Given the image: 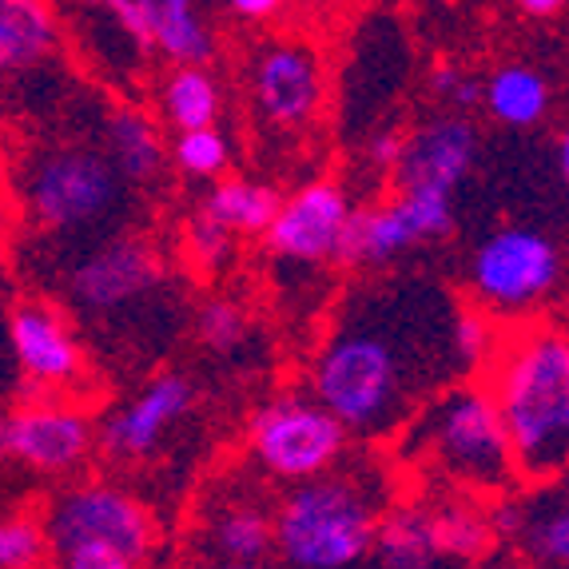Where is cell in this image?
<instances>
[{"instance_id": "6da1fadb", "label": "cell", "mask_w": 569, "mask_h": 569, "mask_svg": "<svg viewBox=\"0 0 569 569\" xmlns=\"http://www.w3.org/2000/svg\"><path fill=\"white\" fill-rule=\"evenodd\" d=\"M458 299L430 276H375L335 307L307 362V395L359 442H390L442 387L458 382Z\"/></svg>"}, {"instance_id": "7a4b0ae2", "label": "cell", "mask_w": 569, "mask_h": 569, "mask_svg": "<svg viewBox=\"0 0 569 569\" xmlns=\"http://www.w3.org/2000/svg\"><path fill=\"white\" fill-rule=\"evenodd\" d=\"M502 415L522 482L566 478L569 466V339L558 319H526L498 335L478 375Z\"/></svg>"}, {"instance_id": "3957f363", "label": "cell", "mask_w": 569, "mask_h": 569, "mask_svg": "<svg viewBox=\"0 0 569 569\" xmlns=\"http://www.w3.org/2000/svg\"><path fill=\"white\" fill-rule=\"evenodd\" d=\"M387 502L382 475L359 462L291 482L271 506V558L283 569H359Z\"/></svg>"}, {"instance_id": "277c9868", "label": "cell", "mask_w": 569, "mask_h": 569, "mask_svg": "<svg viewBox=\"0 0 569 569\" xmlns=\"http://www.w3.org/2000/svg\"><path fill=\"white\" fill-rule=\"evenodd\" d=\"M395 442L399 458L422 466L450 490L493 498L522 486L502 415L482 379H458L430 395Z\"/></svg>"}, {"instance_id": "5b68a950", "label": "cell", "mask_w": 569, "mask_h": 569, "mask_svg": "<svg viewBox=\"0 0 569 569\" xmlns=\"http://www.w3.org/2000/svg\"><path fill=\"white\" fill-rule=\"evenodd\" d=\"M24 208L44 236L84 247L123 228L132 188L120 180L100 143L60 140L40 148L24 168Z\"/></svg>"}, {"instance_id": "8992f818", "label": "cell", "mask_w": 569, "mask_h": 569, "mask_svg": "<svg viewBox=\"0 0 569 569\" xmlns=\"http://www.w3.org/2000/svg\"><path fill=\"white\" fill-rule=\"evenodd\" d=\"M566 256L550 231L530 223H502L486 231L466 259V303L486 311L493 323H526L546 315L561 295Z\"/></svg>"}, {"instance_id": "52a82bcc", "label": "cell", "mask_w": 569, "mask_h": 569, "mask_svg": "<svg viewBox=\"0 0 569 569\" xmlns=\"http://www.w3.org/2000/svg\"><path fill=\"white\" fill-rule=\"evenodd\" d=\"M64 303L88 323H120L128 315L152 311L168 291V259L140 231H108L77 247L64 267Z\"/></svg>"}, {"instance_id": "ba28073f", "label": "cell", "mask_w": 569, "mask_h": 569, "mask_svg": "<svg viewBox=\"0 0 569 569\" xmlns=\"http://www.w3.org/2000/svg\"><path fill=\"white\" fill-rule=\"evenodd\" d=\"M247 455L276 482H307L351 458V435L307 390L263 399L247 418Z\"/></svg>"}, {"instance_id": "9c48e42d", "label": "cell", "mask_w": 569, "mask_h": 569, "mask_svg": "<svg viewBox=\"0 0 569 569\" xmlns=\"http://www.w3.org/2000/svg\"><path fill=\"white\" fill-rule=\"evenodd\" d=\"M40 522H44L52 553L77 550V546H104V550L148 566L160 546L152 510L132 490H123L108 478H84V482L64 486L48 502Z\"/></svg>"}, {"instance_id": "30bf717a", "label": "cell", "mask_w": 569, "mask_h": 569, "mask_svg": "<svg viewBox=\"0 0 569 569\" xmlns=\"http://www.w3.org/2000/svg\"><path fill=\"white\" fill-rule=\"evenodd\" d=\"M247 104L267 132L303 136L327 112V57L295 32L263 37L243 68Z\"/></svg>"}, {"instance_id": "8fae6325", "label": "cell", "mask_w": 569, "mask_h": 569, "mask_svg": "<svg viewBox=\"0 0 569 569\" xmlns=\"http://www.w3.org/2000/svg\"><path fill=\"white\" fill-rule=\"evenodd\" d=\"M4 347L20 399H68L88 382V347L72 315L48 295H17L4 307Z\"/></svg>"}, {"instance_id": "7c38bea8", "label": "cell", "mask_w": 569, "mask_h": 569, "mask_svg": "<svg viewBox=\"0 0 569 569\" xmlns=\"http://www.w3.org/2000/svg\"><path fill=\"white\" fill-rule=\"evenodd\" d=\"M458 231L455 196L438 191H395L390 200L355 208L347 236H342L339 267L359 271H387L415 256L418 247L447 243Z\"/></svg>"}, {"instance_id": "4fadbf2b", "label": "cell", "mask_w": 569, "mask_h": 569, "mask_svg": "<svg viewBox=\"0 0 569 569\" xmlns=\"http://www.w3.org/2000/svg\"><path fill=\"white\" fill-rule=\"evenodd\" d=\"M355 216V196L347 183L319 176L279 200V211L267 228V247L283 267L295 271H327L339 267L342 236Z\"/></svg>"}, {"instance_id": "5bb4252c", "label": "cell", "mask_w": 569, "mask_h": 569, "mask_svg": "<svg viewBox=\"0 0 569 569\" xmlns=\"http://www.w3.org/2000/svg\"><path fill=\"white\" fill-rule=\"evenodd\" d=\"M9 462L40 478H72L92 462L96 418L72 399H20L4 410Z\"/></svg>"}, {"instance_id": "9a60e30c", "label": "cell", "mask_w": 569, "mask_h": 569, "mask_svg": "<svg viewBox=\"0 0 569 569\" xmlns=\"http://www.w3.org/2000/svg\"><path fill=\"white\" fill-rule=\"evenodd\" d=\"M482 160V128L475 116L442 112L418 120L410 132H402L399 163L390 171L395 191H438L455 196Z\"/></svg>"}, {"instance_id": "2e32d148", "label": "cell", "mask_w": 569, "mask_h": 569, "mask_svg": "<svg viewBox=\"0 0 569 569\" xmlns=\"http://www.w3.org/2000/svg\"><path fill=\"white\" fill-rule=\"evenodd\" d=\"M191 407H196V382L183 370H156L120 407L108 410L104 427H96V438L116 462H143L160 455L163 438L191 415Z\"/></svg>"}, {"instance_id": "e0dca14e", "label": "cell", "mask_w": 569, "mask_h": 569, "mask_svg": "<svg viewBox=\"0 0 569 569\" xmlns=\"http://www.w3.org/2000/svg\"><path fill=\"white\" fill-rule=\"evenodd\" d=\"M60 44L64 24L52 0H0V80L48 68Z\"/></svg>"}, {"instance_id": "ac0fdd59", "label": "cell", "mask_w": 569, "mask_h": 569, "mask_svg": "<svg viewBox=\"0 0 569 569\" xmlns=\"http://www.w3.org/2000/svg\"><path fill=\"white\" fill-rule=\"evenodd\" d=\"M100 132V148L128 188H156L168 176V143L156 116L136 104H116L104 112Z\"/></svg>"}, {"instance_id": "d6986e66", "label": "cell", "mask_w": 569, "mask_h": 569, "mask_svg": "<svg viewBox=\"0 0 569 569\" xmlns=\"http://www.w3.org/2000/svg\"><path fill=\"white\" fill-rule=\"evenodd\" d=\"M136 12L148 48L168 64L211 68V60L219 57L216 29L203 17L200 0H136Z\"/></svg>"}, {"instance_id": "ffe728a7", "label": "cell", "mask_w": 569, "mask_h": 569, "mask_svg": "<svg viewBox=\"0 0 569 569\" xmlns=\"http://www.w3.org/2000/svg\"><path fill=\"white\" fill-rule=\"evenodd\" d=\"M522 518L513 533V550L522 553L533 569H569V490L566 478L530 482L518 490Z\"/></svg>"}, {"instance_id": "44dd1931", "label": "cell", "mask_w": 569, "mask_h": 569, "mask_svg": "<svg viewBox=\"0 0 569 569\" xmlns=\"http://www.w3.org/2000/svg\"><path fill=\"white\" fill-rule=\"evenodd\" d=\"M208 561H271V506L256 493H223L203 513Z\"/></svg>"}, {"instance_id": "7402d4cb", "label": "cell", "mask_w": 569, "mask_h": 569, "mask_svg": "<svg viewBox=\"0 0 569 569\" xmlns=\"http://www.w3.org/2000/svg\"><path fill=\"white\" fill-rule=\"evenodd\" d=\"M482 108L493 123L510 132L541 128L553 112V88L546 72H538L526 60H506L482 80Z\"/></svg>"}, {"instance_id": "603a6c76", "label": "cell", "mask_w": 569, "mask_h": 569, "mask_svg": "<svg viewBox=\"0 0 569 569\" xmlns=\"http://www.w3.org/2000/svg\"><path fill=\"white\" fill-rule=\"evenodd\" d=\"M430 510V526H435V541L442 561H482L498 546L486 518V498L466 490H450L442 486L438 493L422 498Z\"/></svg>"}, {"instance_id": "cb8c5ba5", "label": "cell", "mask_w": 569, "mask_h": 569, "mask_svg": "<svg viewBox=\"0 0 569 569\" xmlns=\"http://www.w3.org/2000/svg\"><path fill=\"white\" fill-rule=\"evenodd\" d=\"M156 120L171 132L216 128L223 120V84L211 68L171 64L168 77L156 84Z\"/></svg>"}, {"instance_id": "d4e9b609", "label": "cell", "mask_w": 569, "mask_h": 569, "mask_svg": "<svg viewBox=\"0 0 569 569\" xmlns=\"http://www.w3.org/2000/svg\"><path fill=\"white\" fill-rule=\"evenodd\" d=\"M370 558L379 569H435L442 561L427 502H387L375 526Z\"/></svg>"}, {"instance_id": "484cf974", "label": "cell", "mask_w": 569, "mask_h": 569, "mask_svg": "<svg viewBox=\"0 0 569 569\" xmlns=\"http://www.w3.org/2000/svg\"><path fill=\"white\" fill-rule=\"evenodd\" d=\"M279 200H283V191L276 183L228 171V176L211 180L200 211L216 219L219 228H228L236 239H263L279 211Z\"/></svg>"}, {"instance_id": "4316f807", "label": "cell", "mask_w": 569, "mask_h": 569, "mask_svg": "<svg viewBox=\"0 0 569 569\" xmlns=\"http://www.w3.org/2000/svg\"><path fill=\"white\" fill-rule=\"evenodd\" d=\"M236 163V148L231 140L216 128H196V132H176L168 148V168H176L183 180L191 183H211L219 176H228Z\"/></svg>"}, {"instance_id": "83f0119b", "label": "cell", "mask_w": 569, "mask_h": 569, "mask_svg": "<svg viewBox=\"0 0 569 569\" xmlns=\"http://www.w3.org/2000/svg\"><path fill=\"white\" fill-rule=\"evenodd\" d=\"M196 339L216 359H236V355L247 351V342H251V315L231 295H208L196 307Z\"/></svg>"}, {"instance_id": "f1b7e54d", "label": "cell", "mask_w": 569, "mask_h": 569, "mask_svg": "<svg viewBox=\"0 0 569 569\" xmlns=\"http://www.w3.org/2000/svg\"><path fill=\"white\" fill-rule=\"evenodd\" d=\"M180 251L203 279H219V276H228L231 267H236L239 239L231 236L228 228H219L211 216H203V211L196 208L188 216V223H183V231H180Z\"/></svg>"}, {"instance_id": "f546056e", "label": "cell", "mask_w": 569, "mask_h": 569, "mask_svg": "<svg viewBox=\"0 0 569 569\" xmlns=\"http://www.w3.org/2000/svg\"><path fill=\"white\" fill-rule=\"evenodd\" d=\"M498 335H502V323H493L490 315L478 311L466 299L458 303L455 327H450V347H455V362L462 379H478L482 375L493 347H498Z\"/></svg>"}, {"instance_id": "4dcf8cb0", "label": "cell", "mask_w": 569, "mask_h": 569, "mask_svg": "<svg viewBox=\"0 0 569 569\" xmlns=\"http://www.w3.org/2000/svg\"><path fill=\"white\" fill-rule=\"evenodd\" d=\"M52 550H48L44 522L37 513H4L0 518V569H48Z\"/></svg>"}, {"instance_id": "1f68e13d", "label": "cell", "mask_w": 569, "mask_h": 569, "mask_svg": "<svg viewBox=\"0 0 569 569\" xmlns=\"http://www.w3.org/2000/svg\"><path fill=\"white\" fill-rule=\"evenodd\" d=\"M430 96L438 104L450 108V112H466L475 116L482 108V77L466 72V68L455 64H438L430 68Z\"/></svg>"}, {"instance_id": "d6a6232c", "label": "cell", "mask_w": 569, "mask_h": 569, "mask_svg": "<svg viewBox=\"0 0 569 569\" xmlns=\"http://www.w3.org/2000/svg\"><path fill=\"white\" fill-rule=\"evenodd\" d=\"M48 569H148V566L123 558L116 550H104V546H77V550L52 553Z\"/></svg>"}, {"instance_id": "836d02e7", "label": "cell", "mask_w": 569, "mask_h": 569, "mask_svg": "<svg viewBox=\"0 0 569 569\" xmlns=\"http://www.w3.org/2000/svg\"><path fill=\"white\" fill-rule=\"evenodd\" d=\"M399 152H402L399 128H379V132H370L367 140H362V168L375 171L379 180L390 183V171L399 163Z\"/></svg>"}, {"instance_id": "e575fe53", "label": "cell", "mask_w": 569, "mask_h": 569, "mask_svg": "<svg viewBox=\"0 0 569 569\" xmlns=\"http://www.w3.org/2000/svg\"><path fill=\"white\" fill-rule=\"evenodd\" d=\"M219 4L243 24H271V20L283 17L291 0H219Z\"/></svg>"}, {"instance_id": "d590c367", "label": "cell", "mask_w": 569, "mask_h": 569, "mask_svg": "<svg viewBox=\"0 0 569 569\" xmlns=\"http://www.w3.org/2000/svg\"><path fill=\"white\" fill-rule=\"evenodd\" d=\"M513 4H518V12H526L533 20H550L566 9V0H513Z\"/></svg>"}, {"instance_id": "8d00e7d4", "label": "cell", "mask_w": 569, "mask_h": 569, "mask_svg": "<svg viewBox=\"0 0 569 569\" xmlns=\"http://www.w3.org/2000/svg\"><path fill=\"white\" fill-rule=\"evenodd\" d=\"M553 180L566 191L569 183V136H553Z\"/></svg>"}, {"instance_id": "74e56055", "label": "cell", "mask_w": 569, "mask_h": 569, "mask_svg": "<svg viewBox=\"0 0 569 569\" xmlns=\"http://www.w3.org/2000/svg\"><path fill=\"white\" fill-rule=\"evenodd\" d=\"M200 569H271V561H203Z\"/></svg>"}, {"instance_id": "f35d334b", "label": "cell", "mask_w": 569, "mask_h": 569, "mask_svg": "<svg viewBox=\"0 0 569 569\" xmlns=\"http://www.w3.org/2000/svg\"><path fill=\"white\" fill-rule=\"evenodd\" d=\"M9 462V438H4V415H0V466Z\"/></svg>"}, {"instance_id": "ab89813d", "label": "cell", "mask_w": 569, "mask_h": 569, "mask_svg": "<svg viewBox=\"0 0 569 569\" xmlns=\"http://www.w3.org/2000/svg\"><path fill=\"white\" fill-rule=\"evenodd\" d=\"M4 307H9V299H4V271H0V323H4Z\"/></svg>"}]
</instances>
